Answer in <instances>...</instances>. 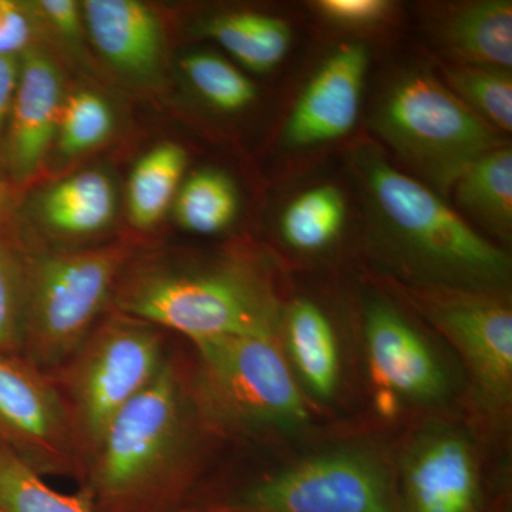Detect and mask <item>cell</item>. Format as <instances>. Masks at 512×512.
Masks as SVG:
<instances>
[{"mask_svg": "<svg viewBox=\"0 0 512 512\" xmlns=\"http://www.w3.org/2000/svg\"><path fill=\"white\" fill-rule=\"evenodd\" d=\"M117 312L192 342L225 336L275 338L278 306L264 279L244 262L181 268L146 262L123 272L114 291Z\"/></svg>", "mask_w": 512, "mask_h": 512, "instance_id": "obj_1", "label": "cell"}, {"mask_svg": "<svg viewBox=\"0 0 512 512\" xmlns=\"http://www.w3.org/2000/svg\"><path fill=\"white\" fill-rule=\"evenodd\" d=\"M188 444L187 393L180 373L165 360L114 417L87 461L93 497L120 507L163 491L183 468Z\"/></svg>", "mask_w": 512, "mask_h": 512, "instance_id": "obj_2", "label": "cell"}, {"mask_svg": "<svg viewBox=\"0 0 512 512\" xmlns=\"http://www.w3.org/2000/svg\"><path fill=\"white\" fill-rule=\"evenodd\" d=\"M360 173L382 237L417 264L468 284H495L510 271L508 256L477 234L439 195L375 153Z\"/></svg>", "mask_w": 512, "mask_h": 512, "instance_id": "obj_3", "label": "cell"}, {"mask_svg": "<svg viewBox=\"0 0 512 512\" xmlns=\"http://www.w3.org/2000/svg\"><path fill=\"white\" fill-rule=\"evenodd\" d=\"M130 256L121 242L28 256L22 356L40 370L69 360L113 301Z\"/></svg>", "mask_w": 512, "mask_h": 512, "instance_id": "obj_4", "label": "cell"}, {"mask_svg": "<svg viewBox=\"0 0 512 512\" xmlns=\"http://www.w3.org/2000/svg\"><path fill=\"white\" fill-rule=\"evenodd\" d=\"M373 123L404 163L443 191L478 158L504 146L497 128L426 72L400 77L384 94Z\"/></svg>", "mask_w": 512, "mask_h": 512, "instance_id": "obj_5", "label": "cell"}, {"mask_svg": "<svg viewBox=\"0 0 512 512\" xmlns=\"http://www.w3.org/2000/svg\"><path fill=\"white\" fill-rule=\"evenodd\" d=\"M163 335L117 312L87 336L55 380L80 458L93 456L114 417L164 365Z\"/></svg>", "mask_w": 512, "mask_h": 512, "instance_id": "obj_6", "label": "cell"}, {"mask_svg": "<svg viewBox=\"0 0 512 512\" xmlns=\"http://www.w3.org/2000/svg\"><path fill=\"white\" fill-rule=\"evenodd\" d=\"M195 346L200 367L194 402L210 423L225 429L292 427L308 419L275 338L225 336Z\"/></svg>", "mask_w": 512, "mask_h": 512, "instance_id": "obj_7", "label": "cell"}, {"mask_svg": "<svg viewBox=\"0 0 512 512\" xmlns=\"http://www.w3.org/2000/svg\"><path fill=\"white\" fill-rule=\"evenodd\" d=\"M232 512H403L382 468L356 454H328L258 481Z\"/></svg>", "mask_w": 512, "mask_h": 512, "instance_id": "obj_8", "label": "cell"}, {"mask_svg": "<svg viewBox=\"0 0 512 512\" xmlns=\"http://www.w3.org/2000/svg\"><path fill=\"white\" fill-rule=\"evenodd\" d=\"M0 446L43 474H69L80 461L55 380L22 355H0Z\"/></svg>", "mask_w": 512, "mask_h": 512, "instance_id": "obj_9", "label": "cell"}, {"mask_svg": "<svg viewBox=\"0 0 512 512\" xmlns=\"http://www.w3.org/2000/svg\"><path fill=\"white\" fill-rule=\"evenodd\" d=\"M66 93L60 64L46 46L26 50L0 156V171L9 185L25 184L45 163L55 146Z\"/></svg>", "mask_w": 512, "mask_h": 512, "instance_id": "obj_10", "label": "cell"}, {"mask_svg": "<svg viewBox=\"0 0 512 512\" xmlns=\"http://www.w3.org/2000/svg\"><path fill=\"white\" fill-rule=\"evenodd\" d=\"M366 342L382 409L392 410L397 397L430 402L446 392V377L429 346L389 306L375 305L367 313Z\"/></svg>", "mask_w": 512, "mask_h": 512, "instance_id": "obj_11", "label": "cell"}, {"mask_svg": "<svg viewBox=\"0 0 512 512\" xmlns=\"http://www.w3.org/2000/svg\"><path fill=\"white\" fill-rule=\"evenodd\" d=\"M367 64L362 45L343 46L322 64L289 116V146H318L350 133L360 113Z\"/></svg>", "mask_w": 512, "mask_h": 512, "instance_id": "obj_12", "label": "cell"}, {"mask_svg": "<svg viewBox=\"0 0 512 512\" xmlns=\"http://www.w3.org/2000/svg\"><path fill=\"white\" fill-rule=\"evenodd\" d=\"M82 6L87 35L111 69L130 82H156L165 46L156 10L138 0H86Z\"/></svg>", "mask_w": 512, "mask_h": 512, "instance_id": "obj_13", "label": "cell"}, {"mask_svg": "<svg viewBox=\"0 0 512 512\" xmlns=\"http://www.w3.org/2000/svg\"><path fill=\"white\" fill-rule=\"evenodd\" d=\"M439 325L463 353L485 400L505 403L512 386V315L488 301L441 306Z\"/></svg>", "mask_w": 512, "mask_h": 512, "instance_id": "obj_14", "label": "cell"}, {"mask_svg": "<svg viewBox=\"0 0 512 512\" xmlns=\"http://www.w3.org/2000/svg\"><path fill=\"white\" fill-rule=\"evenodd\" d=\"M403 512H476L478 473L458 437L434 436L412 451L404 470Z\"/></svg>", "mask_w": 512, "mask_h": 512, "instance_id": "obj_15", "label": "cell"}, {"mask_svg": "<svg viewBox=\"0 0 512 512\" xmlns=\"http://www.w3.org/2000/svg\"><path fill=\"white\" fill-rule=\"evenodd\" d=\"M116 205L109 175L87 170L40 192L33 200V214L40 225L57 235L87 237L109 227Z\"/></svg>", "mask_w": 512, "mask_h": 512, "instance_id": "obj_16", "label": "cell"}, {"mask_svg": "<svg viewBox=\"0 0 512 512\" xmlns=\"http://www.w3.org/2000/svg\"><path fill=\"white\" fill-rule=\"evenodd\" d=\"M441 39L464 66L510 72L512 3L484 0L463 6L444 23Z\"/></svg>", "mask_w": 512, "mask_h": 512, "instance_id": "obj_17", "label": "cell"}, {"mask_svg": "<svg viewBox=\"0 0 512 512\" xmlns=\"http://www.w3.org/2000/svg\"><path fill=\"white\" fill-rule=\"evenodd\" d=\"M188 153L174 141L147 151L134 165L127 187L128 218L137 229H151L173 207L184 181Z\"/></svg>", "mask_w": 512, "mask_h": 512, "instance_id": "obj_18", "label": "cell"}, {"mask_svg": "<svg viewBox=\"0 0 512 512\" xmlns=\"http://www.w3.org/2000/svg\"><path fill=\"white\" fill-rule=\"evenodd\" d=\"M202 33L255 73L271 72L285 59L292 42L288 23L254 12L215 16L202 25Z\"/></svg>", "mask_w": 512, "mask_h": 512, "instance_id": "obj_19", "label": "cell"}, {"mask_svg": "<svg viewBox=\"0 0 512 512\" xmlns=\"http://www.w3.org/2000/svg\"><path fill=\"white\" fill-rule=\"evenodd\" d=\"M286 340L303 380L319 396H330L338 383L339 352L325 313L309 301L293 303L286 320Z\"/></svg>", "mask_w": 512, "mask_h": 512, "instance_id": "obj_20", "label": "cell"}, {"mask_svg": "<svg viewBox=\"0 0 512 512\" xmlns=\"http://www.w3.org/2000/svg\"><path fill=\"white\" fill-rule=\"evenodd\" d=\"M458 204L498 234L510 235L512 225V153L507 146L478 158L458 178Z\"/></svg>", "mask_w": 512, "mask_h": 512, "instance_id": "obj_21", "label": "cell"}, {"mask_svg": "<svg viewBox=\"0 0 512 512\" xmlns=\"http://www.w3.org/2000/svg\"><path fill=\"white\" fill-rule=\"evenodd\" d=\"M173 210L178 225L187 231L200 235L217 234L237 217V185L220 170L195 171L181 184Z\"/></svg>", "mask_w": 512, "mask_h": 512, "instance_id": "obj_22", "label": "cell"}, {"mask_svg": "<svg viewBox=\"0 0 512 512\" xmlns=\"http://www.w3.org/2000/svg\"><path fill=\"white\" fill-rule=\"evenodd\" d=\"M346 205L338 188H312L295 198L282 215L281 231L291 247L301 251L325 248L345 224Z\"/></svg>", "mask_w": 512, "mask_h": 512, "instance_id": "obj_23", "label": "cell"}, {"mask_svg": "<svg viewBox=\"0 0 512 512\" xmlns=\"http://www.w3.org/2000/svg\"><path fill=\"white\" fill-rule=\"evenodd\" d=\"M0 512H94L87 494H64L0 446Z\"/></svg>", "mask_w": 512, "mask_h": 512, "instance_id": "obj_24", "label": "cell"}, {"mask_svg": "<svg viewBox=\"0 0 512 512\" xmlns=\"http://www.w3.org/2000/svg\"><path fill=\"white\" fill-rule=\"evenodd\" d=\"M114 123L113 109L101 94L90 89L66 93L57 123V151L66 158L90 153L109 140Z\"/></svg>", "mask_w": 512, "mask_h": 512, "instance_id": "obj_25", "label": "cell"}, {"mask_svg": "<svg viewBox=\"0 0 512 512\" xmlns=\"http://www.w3.org/2000/svg\"><path fill=\"white\" fill-rule=\"evenodd\" d=\"M28 255L0 214V355H22Z\"/></svg>", "mask_w": 512, "mask_h": 512, "instance_id": "obj_26", "label": "cell"}, {"mask_svg": "<svg viewBox=\"0 0 512 512\" xmlns=\"http://www.w3.org/2000/svg\"><path fill=\"white\" fill-rule=\"evenodd\" d=\"M188 84L205 103L225 113H237L256 99L255 84L224 57L194 52L180 62Z\"/></svg>", "mask_w": 512, "mask_h": 512, "instance_id": "obj_27", "label": "cell"}, {"mask_svg": "<svg viewBox=\"0 0 512 512\" xmlns=\"http://www.w3.org/2000/svg\"><path fill=\"white\" fill-rule=\"evenodd\" d=\"M458 99L497 130H512V77L507 70L461 66L444 74Z\"/></svg>", "mask_w": 512, "mask_h": 512, "instance_id": "obj_28", "label": "cell"}, {"mask_svg": "<svg viewBox=\"0 0 512 512\" xmlns=\"http://www.w3.org/2000/svg\"><path fill=\"white\" fill-rule=\"evenodd\" d=\"M45 35L32 2L0 0V56L23 55Z\"/></svg>", "mask_w": 512, "mask_h": 512, "instance_id": "obj_29", "label": "cell"}, {"mask_svg": "<svg viewBox=\"0 0 512 512\" xmlns=\"http://www.w3.org/2000/svg\"><path fill=\"white\" fill-rule=\"evenodd\" d=\"M43 29L49 30L74 55H82L83 32L86 30L82 3L74 0H37L32 2Z\"/></svg>", "mask_w": 512, "mask_h": 512, "instance_id": "obj_30", "label": "cell"}, {"mask_svg": "<svg viewBox=\"0 0 512 512\" xmlns=\"http://www.w3.org/2000/svg\"><path fill=\"white\" fill-rule=\"evenodd\" d=\"M390 8L384 0H322L318 9L336 23L365 26L379 22Z\"/></svg>", "mask_w": 512, "mask_h": 512, "instance_id": "obj_31", "label": "cell"}, {"mask_svg": "<svg viewBox=\"0 0 512 512\" xmlns=\"http://www.w3.org/2000/svg\"><path fill=\"white\" fill-rule=\"evenodd\" d=\"M20 67H22V55L0 56V156H2L3 138L8 127L10 111L18 90Z\"/></svg>", "mask_w": 512, "mask_h": 512, "instance_id": "obj_32", "label": "cell"}, {"mask_svg": "<svg viewBox=\"0 0 512 512\" xmlns=\"http://www.w3.org/2000/svg\"><path fill=\"white\" fill-rule=\"evenodd\" d=\"M10 197V185L6 183L2 173H0V214H6L8 210Z\"/></svg>", "mask_w": 512, "mask_h": 512, "instance_id": "obj_33", "label": "cell"}, {"mask_svg": "<svg viewBox=\"0 0 512 512\" xmlns=\"http://www.w3.org/2000/svg\"><path fill=\"white\" fill-rule=\"evenodd\" d=\"M221 512H232V511L225 510V508H224V510H221Z\"/></svg>", "mask_w": 512, "mask_h": 512, "instance_id": "obj_34", "label": "cell"}]
</instances>
